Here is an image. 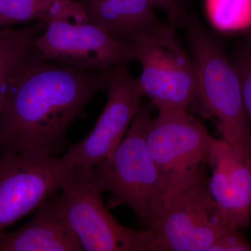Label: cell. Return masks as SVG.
<instances>
[{
    "label": "cell",
    "instance_id": "13",
    "mask_svg": "<svg viewBox=\"0 0 251 251\" xmlns=\"http://www.w3.org/2000/svg\"><path fill=\"white\" fill-rule=\"evenodd\" d=\"M91 21L108 35L125 42L164 26L148 0H78Z\"/></svg>",
    "mask_w": 251,
    "mask_h": 251
},
{
    "label": "cell",
    "instance_id": "4",
    "mask_svg": "<svg viewBox=\"0 0 251 251\" xmlns=\"http://www.w3.org/2000/svg\"><path fill=\"white\" fill-rule=\"evenodd\" d=\"M43 58L88 72H103L134 60L131 43L108 35L71 0L31 43Z\"/></svg>",
    "mask_w": 251,
    "mask_h": 251
},
{
    "label": "cell",
    "instance_id": "19",
    "mask_svg": "<svg viewBox=\"0 0 251 251\" xmlns=\"http://www.w3.org/2000/svg\"><path fill=\"white\" fill-rule=\"evenodd\" d=\"M209 251H251V244L240 229L231 228L214 243Z\"/></svg>",
    "mask_w": 251,
    "mask_h": 251
},
{
    "label": "cell",
    "instance_id": "17",
    "mask_svg": "<svg viewBox=\"0 0 251 251\" xmlns=\"http://www.w3.org/2000/svg\"><path fill=\"white\" fill-rule=\"evenodd\" d=\"M231 60L237 70L242 87L244 111L251 133V49L246 44L236 46Z\"/></svg>",
    "mask_w": 251,
    "mask_h": 251
},
{
    "label": "cell",
    "instance_id": "12",
    "mask_svg": "<svg viewBox=\"0 0 251 251\" xmlns=\"http://www.w3.org/2000/svg\"><path fill=\"white\" fill-rule=\"evenodd\" d=\"M80 251L83 249L57 191L41 203L27 224L14 232L0 234V251Z\"/></svg>",
    "mask_w": 251,
    "mask_h": 251
},
{
    "label": "cell",
    "instance_id": "3",
    "mask_svg": "<svg viewBox=\"0 0 251 251\" xmlns=\"http://www.w3.org/2000/svg\"><path fill=\"white\" fill-rule=\"evenodd\" d=\"M197 71L198 96L219 120L222 139L251 158V133L244 111L237 70L224 44L192 10L185 27Z\"/></svg>",
    "mask_w": 251,
    "mask_h": 251
},
{
    "label": "cell",
    "instance_id": "7",
    "mask_svg": "<svg viewBox=\"0 0 251 251\" xmlns=\"http://www.w3.org/2000/svg\"><path fill=\"white\" fill-rule=\"evenodd\" d=\"M131 44L134 60L143 69L140 85L158 111L186 109L197 98L196 65L176 38L175 27L166 23Z\"/></svg>",
    "mask_w": 251,
    "mask_h": 251
},
{
    "label": "cell",
    "instance_id": "10",
    "mask_svg": "<svg viewBox=\"0 0 251 251\" xmlns=\"http://www.w3.org/2000/svg\"><path fill=\"white\" fill-rule=\"evenodd\" d=\"M105 90L108 101L93 129L82 141L69 145L64 155L75 167L92 168L112 155L141 108L145 92L128 64L112 68Z\"/></svg>",
    "mask_w": 251,
    "mask_h": 251
},
{
    "label": "cell",
    "instance_id": "2",
    "mask_svg": "<svg viewBox=\"0 0 251 251\" xmlns=\"http://www.w3.org/2000/svg\"><path fill=\"white\" fill-rule=\"evenodd\" d=\"M151 107L142 104L115 151L92 168L102 192L111 194L108 207L128 206L140 224L151 228L166 206V185L149 153L146 133Z\"/></svg>",
    "mask_w": 251,
    "mask_h": 251
},
{
    "label": "cell",
    "instance_id": "14",
    "mask_svg": "<svg viewBox=\"0 0 251 251\" xmlns=\"http://www.w3.org/2000/svg\"><path fill=\"white\" fill-rule=\"evenodd\" d=\"M46 21L21 28L0 27V113L14 68L25 50L47 27Z\"/></svg>",
    "mask_w": 251,
    "mask_h": 251
},
{
    "label": "cell",
    "instance_id": "1",
    "mask_svg": "<svg viewBox=\"0 0 251 251\" xmlns=\"http://www.w3.org/2000/svg\"><path fill=\"white\" fill-rule=\"evenodd\" d=\"M111 69L83 72L46 60L30 44L14 68L0 113V154L63 152L68 129L105 89Z\"/></svg>",
    "mask_w": 251,
    "mask_h": 251
},
{
    "label": "cell",
    "instance_id": "15",
    "mask_svg": "<svg viewBox=\"0 0 251 251\" xmlns=\"http://www.w3.org/2000/svg\"><path fill=\"white\" fill-rule=\"evenodd\" d=\"M71 0H0V27L46 21Z\"/></svg>",
    "mask_w": 251,
    "mask_h": 251
},
{
    "label": "cell",
    "instance_id": "6",
    "mask_svg": "<svg viewBox=\"0 0 251 251\" xmlns=\"http://www.w3.org/2000/svg\"><path fill=\"white\" fill-rule=\"evenodd\" d=\"M214 138L205 126L186 109L160 111L151 119L146 133L149 153L166 185V204L206 171Z\"/></svg>",
    "mask_w": 251,
    "mask_h": 251
},
{
    "label": "cell",
    "instance_id": "18",
    "mask_svg": "<svg viewBox=\"0 0 251 251\" xmlns=\"http://www.w3.org/2000/svg\"><path fill=\"white\" fill-rule=\"evenodd\" d=\"M153 7L166 12L169 24L175 28L185 27L188 14L193 9L191 0H148Z\"/></svg>",
    "mask_w": 251,
    "mask_h": 251
},
{
    "label": "cell",
    "instance_id": "8",
    "mask_svg": "<svg viewBox=\"0 0 251 251\" xmlns=\"http://www.w3.org/2000/svg\"><path fill=\"white\" fill-rule=\"evenodd\" d=\"M207 171L167 202L161 219L150 228L158 251H209L232 228L208 186Z\"/></svg>",
    "mask_w": 251,
    "mask_h": 251
},
{
    "label": "cell",
    "instance_id": "16",
    "mask_svg": "<svg viewBox=\"0 0 251 251\" xmlns=\"http://www.w3.org/2000/svg\"><path fill=\"white\" fill-rule=\"evenodd\" d=\"M206 8L218 30L237 32L251 27V0H206Z\"/></svg>",
    "mask_w": 251,
    "mask_h": 251
},
{
    "label": "cell",
    "instance_id": "9",
    "mask_svg": "<svg viewBox=\"0 0 251 251\" xmlns=\"http://www.w3.org/2000/svg\"><path fill=\"white\" fill-rule=\"evenodd\" d=\"M74 168L64 156L0 154V234L60 189Z\"/></svg>",
    "mask_w": 251,
    "mask_h": 251
},
{
    "label": "cell",
    "instance_id": "5",
    "mask_svg": "<svg viewBox=\"0 0 251 251\" xmlns=\"http://www.w3.org/2000/svg\"><path fill=\"white\" fill-rule=\"evenodd\" d=\"M92 168L75 167L61 188L66 215L83 251H158L150 229L130 228L109 212Z\"/></svg>",
    "mask_w": 251,
    "mask_h": 251
},
{
    "label": "cell",
    "instance_id": "11",
    "mask_svg": "<svg viewBox=\"0 0 251 251\" xmlns=\"http://www.w3.org/2000/svg\"><path fill=\"white\" fill-rule=\"evenodd\" d=\"M206 165L208 186L225 219L232 228L251 224V158L224 139H214Z\"/></svg>",
    "mask_w": 251,
    "mask_h": 251
},
{
    "label": "cell",
    "instance_id": "20",
    "mask_svg": "<svg viewBox=\"0 0 251 251\" xmlns=\"http://www.w3.org/2000/svg\"><path fill=\"white\" fill-rule=\"evenodd\" d=\"M246 34V43L251 49V27L244 31Z\"/></svg>",
    "mask_w": 251,
    "mask_h": 251
}]
</instances>
